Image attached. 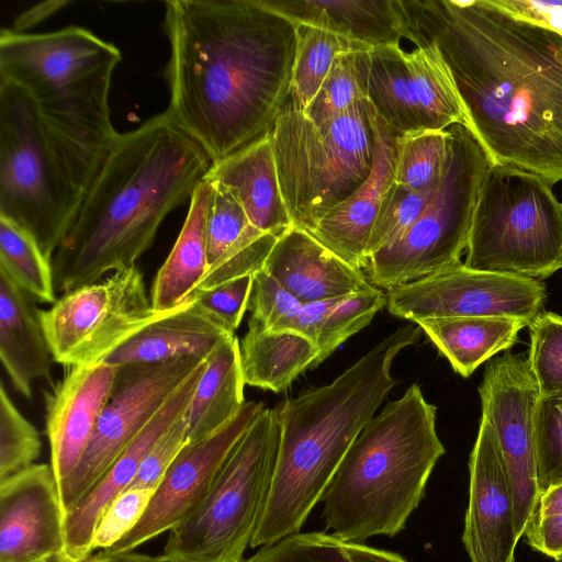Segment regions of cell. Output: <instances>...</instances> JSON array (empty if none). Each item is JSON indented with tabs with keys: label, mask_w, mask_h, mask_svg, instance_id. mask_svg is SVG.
Here are the masks:
<instances>
[{
	"label": "cell",
	"mask_w": 562,
	"mask_h": 562,
	"mask_svg": "<svg viewBox=\"0 0 562 562\" xmlns=\"http://www.w3.org/2000/svg\"><path fill=\"white\" fill-rule=\"evenodd\" d=\"M406 40L434 44L493 162L562 180V34L492 0H401Z\"/></svg>",
	"instance_id": "6da1fadb"
},
{
	"label": "cell",
	"mask_w": 562,
	"mask_h": 562,
	"mask_svg": "<svg viewBox=\"0 0 562 562\" xmlns=\"http://www.w3.org/2000/svg\"><path fill=\"white\" fill-rule=\"evenodd\" d=\"M167 114L212 164L270 135L291 92L296 24L259 0L165 2Z\"/></svg>",
	"instance_id": "7a4b0ae2"
},
{
	"label": "cell",
	"mask_w": 562,
	"mask_h": 562,
	"mask_svg": "<svg viewBox=\"0 0 562 562\" xmlns=\"http://www.w3.org/2000/svg\"><path fill=\"white\" fill-rule=\"evenodd\" d=\"M211 166L205 150L167 112L117 134L52 258L56 292L134 266Z\"/></svg>",
	"instance_id": "3957f363"
},
{
	"label": "cell",
	"mask_w": 562,
	"mask_h": 562,
	"mask_svg": "<svg viewBox=\"0 0 562 562\" xmlns=\"http://www.w3.org/2000/svg\"><path fill=\"white\" fill-rule=\"evenodd\" d=\"M422 331L417 324L397 328L331 383L304 390L276 406L277 462L250 548L300 532L348 449L397 384L391 374L393 360L416 344Z\"/></svg>",
	"instance_id": "277c9868"
},
{
	"label": "cell",
	"mask_w": 562,
	"mask_h": 562,
	"mask_svg": "<svg viewBox=\"0 0 562 562\" xmlns=\"http://www.w3.org/2000/svg\"><path fill=\"white\" fill-rule=\"evenodd\" d=\"M436 411L413 383L367 423L322 498L325 522L341 541L363 543L405 528L445 454Z\"/></svg>",
	"instance_id": "5b68a950"
},
{
	"label": "cell",
	"mask_w": 562,
	"mask_h": 562,
	"mask_svg": "<svg viewBox=\"0 0 562 562\" xmlns=\"http://www.w3.org/2000/svg\"><path fill=\"white\" fill-rule=\"evenodd\" d=\"M121 58L115 45L83 27L0 32V81L30 95L67 149L86 191L119 134L110 119L109 91Z\"/></svg>",
	"instance_id": "8992f818"
},
{
	"label": "cell",
	"mask_w": 562,
	"mask_h": 562,
	"mask_svg": "<svg viewBox=\"0 0 562 562\" xmlns=\"http://www.w3.org/2000/svg\"><path fill=\"white\" fill-rule=\"evenodd\" d=\"M85 183L30 95L0 81V217L52 258L69 231Z\"/></svg>",
	"instance_id": "52a82bcc"
},
{
	"label": "cell",
	"mask_w": 562,
	"mask_h": 562,
	"mask_svg": "<svg viewBox=\"0 0 562 562\" xmlns=\"http://www.w3.org/2000/svg\"><path fill=\"white\" fill-rule=\"evenodd\" d=\"M376 112L363 99L317 126L288 100L270 139L280 190L293 226L311 232L369 178Z\"/></svg>",
	"instance_id": "ba28073f"
},
{
	"label": "cell",
	"mask_w": 562,
	"mask_h": 562,
	"mask_svg": "<svg viewBox=\"0 0 562 562\" xmlns=\"http://www.w3.org/2000/svg\"><path fill=\"white\" fill-rule=\"evenodd\" d=\"M464 265L480 271L548 278L562 269V203L543 177L490 167L470 227Z\"/></svg>",
	"instance_id": "9c48e42d"
},
{
	"label": "cell",
	"mask_w": 562,
	"mask_h": 562,
	"mask_svg": "<svg viewBox=\"0 0 562 562\" xmlns=\"http://www.w3.org/2000/svg\"><path fill=\"white\" fill-rule=\"evenodd\" d=\"M280 442L276 407H263L204 503L168 532L162 562H244L270 492Z\"/></svg>",
	"instance_id": "30bf717a"
},
{
	"label": "cell",
	"mask_w": 562,
	"mask_h": 562,
	"mask_svg": "<svg viewBox=\"0 0 562 562\" xmlns=\"http://www.w3.org/2000/svg\"><path fill=\"white\" fill-rule=\"evenodd\" d=\"M440 183L419 218L393 244L369 258L368 279L391 289L460 262L474 207L493 160L464 124L449 126Z\"/></svg>",
	"instance_id": "8fae6325"
},
{
	"label": "cell",
	"mask_w": 562,
	"mask_h": 562,
	"mask_svg": "<svg viewBox=\"0 0 562 562\" xmlns=\"http://www.w3.org/2000/svg\"><path fill=\"white\" fill-rule=\"evenodd\" d=\"M165 313L154 310L134 265L64 293L40 318L54 361L72 367L103 362Z\"/></svg>",
	"instance_id": "7c38bea8"
},
{
	"label": "cell",
	"mask_w": 562,
	"mask_h": 562,
	"mask_svg": "<svg viewBox=\"0 0 562 562\" xmlns=\"http://www.w3.org/2000/svg\"><path fill=\"white\" fill-rule=\"evenodd\" d=\"M206 359L183 356L119 366L112 395L74 472L58 486L66 515Z\"/></svg>",
	"instance_id": "4fadbf2b"
},
{
	"label": "cell",
	"mask_w": 562,
	"mask_h": 562,
	"mask_svg": "<svg viewBox=\"0 0 562 562\" xmlns=\"http://www.w3.org/2000/svg\"><path fill=\"white\" fill-rule=\"evenodd\" d=\"M546 288L538 280L480 271L458 262L387 289L391 315L412 322L449 317H508L527 326L540 314Z\"/></svg>",
	"instance_id": "5bb4252c"
},
{
	"label": "cell",
	"mask_w": 562,
	"mask_h": 562,
	"mask_svg": "<svg viewBox=\"0 0 562 562\" xmlns=\"http://www.w3.org/2000/svg\"><path fill=\"white\" fill-rule=\"evenodd\" d=\"M482 416L492 425L512 486L516 530L525 535L540 494L535 417L540 393L528 359L506 353L485 368Z\"/></svg>",
	"instance_id": "9a60e30c"
},
{
	"label": "cell",
	"mask_w": 562,
	"mask_h": 562,
	"mask_svg": "<svg viewBox=\"0 0 562 562\" xmlns=\"http://www.w3.org/2000/svg\"><path fill=\"white\" fill-rule=\"evenodd\" d=\"M262 403L246 402L226 426L177 454L137 525L105 551L131 552L190 518L210 494L227 458L249 428Z\"/></svg>",
	"instance_id": "2e32d148"
},
{
	"label": "cell",
	"mask_w": 562,
	"mask_h": 562,
	"mask_svg": "<svg viewBox=\"0 0 562 562\" xmlns=\"http://www.w3.org/2000/svg\"><path fill=\"white\" fill-rule=\"evenodd\" d=\"M65 553V514L50 464L0 482V562H47Z\"/></svg>",
	"instance_id": "e0dca14e"
},
{
	"label": "cell",
	"mask_w": 562,
	"mask_h": 562,
	"mask_svg": "<svg viewBox=\"0 0 562 562\" xmlns=\"http://www.w3.org/2000/svg\"><path fill=\"white\" fill-rule=\"evenodd\" d=\"M469 471L462 542L471 562H515L519 537L513 491L495 431L484 416L470 454Z\"/></svg>",
	"instance_id": "ac0fdd59"
},
{
	"label": "cell",
	"mask_w": 562,
	"mask_h": 562,
	"mask_svg": "<svg viewBox=\"0 0 562 562\" xmlns=\"http://www.w3.org/2000/svg\"><path fill=\"white\" fill-rule=\"evenodd\" d=\"M65 369L63 379L44 395L49 464L58 486L83 457L112 395L119 366L100 362Z\"/></svg>",
	"instance_id": "d6986e66"
},
{
	"label": "cell",
	"mask_w": 562,
	"mask_h": 562,
	"mask_svg": "<svg viewBox=\"0 0 562 562\" xmlns=\"http://www.w3.org/2000/svg\"><path fill=\"white\" fill-rule=\"evenodd\" d=\"M203 361L147 426L120 454L95 485L65 515V554L86 562L92 554L98 524L109 506L125 492L156 442L187 412L206 368Z\"/></svg>",
	"instance_id": "ffe728a7"
},
{
	"label": "cell",
	"mask_w": 562,
	"mask_h": 562,
	"mask_svg": "<svg viewBox=\"0 0 562 562\" xmlns=\"http://www.w3.org/2000/svg\"><path fill=\"white\" fill-rule=\"evenodd\" d=\"M401 134L378 114L375 153L369 178L308 232L316 240L357 268H367L368 241L383 198L394 182Z\"/></svg>",
	"instance_id": "44dd1931"
},
{
	"label": "cell",
	"mask_w": 562,
	"mask_h": 562,
	"mask_svg": "<svg viewBox=\"0 0 562 562\" xmlns=\"http://www.w3.org/2000/svg\"><path fill=\"white\" fill-rule=\"evenodd\" d=\"M263 269L302 303L341 297L374 286L362 269L346 262L295 226L279 236Z\"/></svg>",
	"instance_id": "7402d4cb"
},
{
	"label": "cell",
	"mask_w": 562,
	"mask_h": 562,
	"mask_svg": "<svg viewBox=\"0 0 562 562\" xmlns=\"http://www.w3.org/2000/svg\"><path fill=\"white\" fill-rule=\"evenodd\" d=\"M295 24L333 32L371 47L400 45L407 31L401 0H259Z\"/></svg>",
	"instance_id": "603a6c76"
},
{
	"label": "cell",
	"mask_w": 562,
	"mask_h": 562,
	"mask_svg": "<svg viewBox=\"0 0 562 562\" xmlns=\"http://www.w3.org/2000/svg\"><path fill=\"white\" fill-rule=\"evenodd\" d=\"M234 333L209 315L190 297L165 313L113 351L103 362L124 366L165 361L183 356L209 357Z\"/></svg>",
	"instance_id": "cb8c5ba5"
},
{
	"label": "cell",
	"mask_w": 562,
	"mask_h": 562,
	"mask_svg": "<svg viewBox=\"0 0 562 562\" xmlns=\"http://www.w3.org/2000/svg\"><path fill=\"white\" fill-rule=\"evenodd\" d=\"M34 301L0 269V359L13 389L27 400L36 380L49 379L54 361Z\"/></svg>",
	"instance_id": "d4e9b609"
},
{
	"label": "cell",
	"mask_w": 562,
	"mask_h": 562,
	"mask_svg": "<svg viewBox=\"0 0 562 562\" xmlns=\"http://www.w3.org/2000/svg\"><path fill=\"white\" fill-rule=\"evenodd\" d=\"M205 179L227 187L249 223L261 233L280 236L293 226L280 190L270 135L212 164Z\"/></svg>",
	"instance_id": "484cf974"
},
{
	"label": "cell",
	"mask_w": 562,
	"mask_h": 562,
	"mask_svg": "<svg viewBox=\"0 0 562 562\" xmlns=\"http://www.w3.org/2000/svg\"><path fill=\"white\" fill-rule=\"evenodd\" d=\"M211 194L212 183L203 179L190 199L180 234L156 274L150 301L158 312L186 303L209 270L206 220Z\"/></svg>",
	"instance_id": "4316f807"
},
{
	"label": "cell",
	"mask_w": 562,
	"mask_h": 562,
	"mask_svg": "<svg viewBox=\"0 0 562 562\" xmlns=\"http://www.w3.org/2000/svg\"><path fill=\"white\" fill-rule=\"evenodd\" d=\"M245 384L240 345L234 334L207 359L186 413L187 442L199 441L235 419L246 403Z\"/></svg>",
	"instance_id": "83f0119b"
},
{
	"label": "cell",
	"mask_w": 562,
	"mask_h": 562,
	"mask_svg": "<svg viewBox=\"0 0 562 562\" xmlns=\"http://www.w3.org/2000/svg\"><path fill=\"white\" fill-rule=\"evenodd\" d=\"M463 378L497 352L510 348L524 322L508 317H449L414 322Z\"/></svg>",
	"instance_id": "f1b7e54d"
},
{
	"label": "cell",
	"mask_w": 562,
	"mask_h": 562,
	"mask_svg": "<svg viewBox=\"0 0 562 562\" xmlns=\"http://www.w3.org/2000/svg\"><path fill=\"white\" fill-rule=\"evenodd\" d=\"M244 380L247 385L274 393L285 391L306 369H312L318 348L294 331H270L249 318L239 341Z\"/></svg>",
	"instance_id": "f546056e"
},
{
	"label": "cell",
	"mask_w": 562,
	"mask_h": 562,
	"mask_svg": "<svg viewBox=\"0 0 562 562\" xmlns=\"http://www.w3.org/2000/svg\"><path fill=\"white\" fill-rule=\"evenodd\" d=\"M370 60L368 99L376 114L401 135L426 130L408 53L400 45L376 46Z\"/></svg>",
	"instance_id": "4dcf8cb0"
},
{
	"label": "cell",
	"mask_w": 562,
	"mask_h": 562,
	"mask_svg": "<svg viewBox=\"0 0 562 562\" xmlns=\"http://www.w3.org/2000/svg\"><path fill=\"white\" fill-rule=\"evenodd\" d=\"M408 58L426 130L442 131L456 123L468 126L453 78L438 48L423 44L409 52Z\"/></svg>",
	"instance_id": "1f68e13d"
},
{
	"label": "cell",
	"mask_w": 562,
	"mask_h": 562,
	"mask_svg": "<svg viewBox=\"0 0 562 562\" xmlns=\"http://www.w3.org/2000/svg\"><path fill=\"white\" fill-rule=\"evenodd\" d=\"M366 48L372 47L324 29L296 24V55L289 97L293 106L306 110L338 54Z\"/></svg>",
	"instance_id": "d6a6232c"
},
{
	"label": "cell",
	"mask_w": 562,
	"mask_h": 562,
	"mask_svg": "<svg viewBox=\"0 0 562 562\" xmlns=\"http://www.w3.org/2000/svg\"><path fill=\"white\" fill-rule=\"evenodd\" d=\"M370 50L352 49L336 56L318 92L304 111L315 125L322 126L368 99Z\"/></svg>",
	"instance_id": "836d02e7"
},
{
	"label": "cell",
	"mask_w": 562,
	"mask_h": 562,
	"mask_svg": "<svg viewBox=\"0 0 562 562\" xmlns=\"http://www.w3.org/2000/svg\"><path fill=\"white\" fill-rule=\"evenodd\" d=\"M0 269L34 300L50 304L57 301L52 261L29 233L2 217Z\"/></svg>",
	"instance_id": "e575fe53"
},
{
	"label": "cell",
	"mask_w": 562,
	"mask_h": 562,
	"mask_svg": "<svg viewBox=\"0 0 562 562\" xmlns=\"http://www.w3.org/2000/svg\"><path fill=\"white\" fill-rule=\"evenodd\" d=\"M449 140V127L401 135L394 182L416 191L438 184L443 173Z\"/></svg>",
	"instance_id": "d590c367"
},
{
	"label": "cell",
	"mask_w": 562,
	"mask_h": 562,
	"mask_svg": "<svg viewBox=\"0 0 562 562\" xmlns=\"http://www.w3.org/2000/svg\"><path fill=\"white\" fill-rule=\"evenodd\" d=\"M386 304V295L376 286L340 297L329 310L322 325L318 356L312 368L318 366L349 337L370 324Z\"/></svg>",
	"instance_id": "8d00e7d4"
},
{
	"label": "cell",
	"mask_w": 562,
	"mask_h": 562,
	"mask_svg": "<svg viewBox=\"0 0 562 562\" xmlns=\"http://www.w3.org/2000/svg\"><path fill=\"white\" fill-rule=\"evenodd\" d=\"M41 436L0 385V482L35 464L41 453Z\"/></svg>",
	"instance_id": "74e56055"
},
{
	"label": "cell",
	"mask_w": 562,
	"mask_h": 562,
	"mask_svg": "<svg viewBox=\"0 0 562 562\" xmlns=\"http://www.w3.org/2000/svg\"><path fill=\"white\" fill-rule=\"evenodd\" d=\"M439 183L420 191L392 183L383 198L368 241L366 251L368 259L401 238L419 218L436 193Z\"/></svg>",
	"instance_id": "f35d334b"
},
{
	"label": "cell",
	"mask_w": 562,
	"mask_h": 562,
	"mask_svg": "<svg viewBox=\"0 0 562 562\" xmlns=\"http://www.w3.org/2000/svg\"><path fill=\"white\" fill-rule=\"evenodd\" d=\"M528 362L541 397H562V316L538 314L528 325Z\"/></svg>",
	"instance_id": "ab89813d"
},
{
	"label": "cell",
	"mask_w": 562,
	"mask_h": 562,
	"mask_svg": "<svg viewBox=\"0 0 562 562\" xmlns=\"http://www.w3.org/2000/svg\"><path fill=\"white\" fill-rule=\"evenodd\" d=\"M279 236L263 234L252 225L243 237L210 265L195 291H207L229 281L254 276L265 262Z\"/></svg>",
	"instance_id": "60d3db41"
},
{
	"label": "cell",
	"mask_w": 562,
	"mask_h": 562,
	"mask_svg": "<svg viewBox=\"0 0 562 562\" xmlns=\"http://www.w3.org/2000/svg\"><path fill=\"white\" fill-rule=\"evenodd\" d=\"M210 182L212 194L206 220V241L209 265H212L243 237L251 224L233 192L222 183Z\"/></svg>",
	"instance_id": "b9f144b4"
},
{
	"label": "cell",
	"mask_w": 562,
	"mask_h": 562,
	"mask_svg": "<svg viewBox=\"0 0 562 562\" xmlns=\"http://www.w3.org/2000/svg\"><path fill=\"white\" fill-rule=\"evenodd\" d=\"M537 474L540 493L562 482V397H541L536 417Z\"/></svg>",
	"instance_id": "7bdbcfd3"
},
{
	"label": "cell",
	"mask_w": 562,
	"mask_h": 562,
	"mask_svg": "<svg viewBox=\"0 0 562 562\" xmlns=\"http://www.w3.org/2000/svg\"><path fill=\"white\" fill-rule=\"evenodd\" d=\"M244 562H350L342 541L325 531L297 532L260 549Z\"/></svg>",
	"instance_id": "ee69618b"
},
{
	"label": "cell",
	"mask_w": 562,
	"mask_h": 562,
	"mask_svg": "<svg viewBox=\"0 0 562 562\" xmlns=\"http://www.w3.org/2000/svg\"><path fill=\"white\" fill-rule=\"evenodd\" d=\"M303 303L265 269L254 274L248 310L250 318L270 331H294Z\"/></svg>",
	"instance_id": "f6af8a7d"
},
{
	"label": "cell",
	"mask_w": 562,
	"mask_h": 562,
	"mask_svg": "<svg viewBox=\"0 0 562 562\" xmlns=\"http://www.w3.org/2000/svg\"><path fill=\"white\" fill-rule=\"evenodd\" d=\"M524 536L535 551L562 558V482L539 494Z\"/></svg>",
	"instance_id": "bcb514c9"
},
{
	"label": "cell",
	"mask_w": 562,
	"mask_h": 562,
	"mask_svg": "<svg viewBox=\"0 0 562 562\" xmlns=\"http://www.w3.org/2000/svg\"><path fill=\"white\" fill-rule=\"evenodd\" d=\"M155 490L130 488L105 510L94 531L92 551L106 550L125 537L144 515Z\"/></svg>",
	"instance_id": "7dc6e473"
},
{
	"label": "cell",
	"mask_w": 562,
	"mask_h": 562,
	"mask_svg": "<svg viewBox=\"0 0 562 562\" xmlns=\"http://www.w3.org/2000/svg\"><path fill=\"white\" fill-rule=\"evenodd\" d=\"M254 276H246L191 295L199 305L227 330L234 333L248 310Z\"/></svg>",
	"instance_id": "c3c4849f"
},
{
	"label": "cell",
	"mask_w": 562,
	"mask_h": 562,
	"mask_svg": "<svg viewBox=\"0 0 562 562\" xmlns=\"http://www.w3.org/2000/svg\"><path fill=\"white\" fill-rule=\"evenodd\" d=\"M186 413L171 425V427L161 436L149 453L145 457L135 479L127 490H156L168 468L187 443Z\"/></svg>",
	"instance_id": "681fc988"
},
{
	"label": "cell",
	"mask_w": 562,
	"mask_h": 562,
	"mask_svg": "<svg viewBox=\"0 0 562 562\" xmlns=\"http://www.w3.org/2000/svg\"><path fill=\"white\" fill-rule=\"evenodd\" d=\"M504 11L562 34V0H492Z\"/></svg>",
	"instance_id": "f907efd6"
},
{
	"label": "cell",
	"mask_w": 562,
	"mask_h": 562,
	"mask_svg": "<svg viewBox=\"0 0 562 562\" xmlns=\"http://www.w3.org/2000/svg\"><path fill=\"white\" fill-rule=\"evenodd\" d=\"M339 299L340 297H334L303 303L294 327V333L304 336L317 346L325 317Z\"/></svg>",
	"instance_id": "816d5d0a"
},
{
	"label": "cell",
	"mask_w": 562,
	"mask_h": 562,
	"mask_svg": "<svg viewBox=\"0 0 562 562\" xmlns=\"http://www.w3.org/2000/svg\"><path fill=\"white\" fill-rule=\"evenodd\" d=\"M69 3L70 2L67 0H50L40 2L38 4L23 11L19 16H16L13 22L12 30L19 33H23L24 30H27L43 22L45 19Z\"/></svg>",
	"instance_id": "f5cc1de1"
},
{
	"label": "cell",
	"mask_w": 562,
	"mask_h": 562,
	"mask_svg": "<svg viewBox=\"0 0 562 562\" xmlns=\"http://www.w3.org/2000/svg\"><path fill=\"white\" fill-rule=\"evenodd\" d=\"M342 547L350 562H408L398 553L363 543L342 541Z\"/></svg>",
	"instance_id": "db71d44e"
},
{
	"label": "cell",
	"mask_w": 562,
	"mask_h": 562,
	"mask_svg": "<svg viewBox=\"0 0 562 562\" xmlns=\"http://www.w3.org/2000/svg\"><path fill=\"white\" fill-rule=\"evenodd\" d=\"M151 555L131 552H109L105 550L97 551L86 562H151Z\"/></svg>",
	"instance_id": "11a10c76"
},
{
	"label": "cell",
	"mask_w": 562,
	"mask_h": 562,
	"mask_svg": "<svg viewBox=\"0 0 562 562\" xmlns=\"http://www.w3.org/2000/svg\"><path fill=\"white\" fill-rule=\"evenodd\" d=\"M47 562H76V561L69 559L65 553H63L57 557H54L53 559H50Z\"/></svg>",
	"instance_id": "9f6ffc18"
},
{
	"label": "cell",
	"mask_w": 562,
	"mask_h": 562,
	"mask_svg": "<svg viewBox=\"0 0 562 562\" xmlns=\"http://www.w3.org/2000/svg\"><path fill=\"white\" fill-rule=\"evenodd\" d=\"M554 562H562V558L555 559Z\"/></svg>",
	"instance_id": "6f0895ef"
}]
</instances>
